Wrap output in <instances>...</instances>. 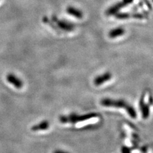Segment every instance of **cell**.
Masks as SVG:
<instances>
[{
	"label": "cell",
	"mask_w": 153,
	"mask_h": 153,
	"mask_svg": "<svg viewBox=\"0 0 153 153\" xmlns=\"http://www.w3.org/2000/svg\"><path fill=\"white\" fill-rule=\"evenodd\" d=\"M122 1L124 4H125V6H126L128 4L131 3L133 1V0H123Z\"/></svg>",
	"instance_id": "14"
},
{
	"label": "cell",
	"mask_w": 153,
	"mask_h": 153,
	"mask_svg": "<svg viewBox=\"0 0 153 153\" xmlns=\"http://www.w3.org/2000/svg\"><path fill=\"white\" fill-rule=\"evenodd\" d=\"M52 19H53V21L57 24V27H59L62 30L70 32L75 30V26L73 23H71L65 20H59L56 16L52 17Z\"/></svg>",
	"instance_id": "3"
},
{
	"label": "cell",
	"mask_w": 153,
	"mask_h": 153,
	"mask_svg": "<svg viewBox=\"0 0 153 153\" xmlns=\"http://www.w3.org/2000/svg\"><path fill=\"white\" fill-rule=\"evenodd\" d=\"M140 108L142 112V118L146 119L149 116V105L144 103V97H142L140 101Z\"/></svg>",
	"instance_id": "7"
},
{
	"label": "cell",
	"mask_w": 153,
	"mask_h": 153,
	"mask_svg": "<svg viewBox=\"0 0 153 153\" xmlns=\"http://www.w3.org/2000/svg\"><path fill=\"white\" fill-rule=\"evenodd\" d=\"M112 78V74L110 72H106L102 75L97 76L94 80V84L95 85H100L105 82H107Z\"/></svg>",
	"instance_id": "5"
},
{
	"label": "cell",
	"mask_w": 153,
	"mask_h": 153,
	"mask_svg": "<svg viewBox=\"0 0 153 153\" xmlns=\"http://www.w3.org/2000/svg\"><path fill=\"white\" fill-rule=\"evenodd\" d=\"M102 105L105 107H112L116 108H125L128 103L121 100H112L110 98H104L100 102Z\"/></svg>",
	"instance_id": "2"
},
{
	"label": "cell",
	"mask_w": 153,
	"mask_h": 153,
	"mask_svg": "<svg viewBox=\"0 0 153 153\" xmlns=\"http://www.w3.org/2000/svg\"><path fill=\"white\" fill-rule=\"evenodd\" d=\"M124 7H125V4L123 3V1L117 3L116 4H114V5L111 6V7H109L105 13H106V15L107 16H115L119 10H120V9Z\"/></svg>",
	"instance_id": "4"
},
{
	"label": "cell",
	"mask_w": 153,
	"mask_h": 153,
	"mask_svg": "<svg viewBox=\"0 0 153 153\" xmlns=\"http://www.w3.org/2000/svg\"><path fill=\"white\" fill-rule=\"evenodd\" d=\"M53 153H69V152L64 151H61V150H56V151H54Z\"/></svg>",
	"instance_id": "15"
},
{
	"label": "cell",
	"mask_w": 153,
	"mask_h": 153,
	"mask_svg": "<svg viewBox=\"0 0 153 153\" xmlns=\"http://www.w3.org/2000/svg\"><path fill=\"white\" fill-rule=\"evenodd\" d=\"M49 127V123L47 121H42L40 123L36 124V125L33 126L31 128V130L33 131H40V130H47Z\"/></svg>",
	"instance_id": "10"
},
{
	"label": "cell",
	"mask_w": 153,
	"mask_h": 153,
	"mask_svg": "<svg viewBox=\"0 0 153 153\" xmlns=\"http://www.w3.org/2000/svg\"><path fill=\"white\" fill-rule=\"evenodd\" d=\"M152 1H153V0H152Z\"/></svg>",
	"instance_id": "17"
},
{
	"label": "cell",
	"mask_w": 153,
	"mask_h": 153,
	"mask_svg": "<svg viewBox=\"0 0 153 153\" xmlns=\"http://www.w3.org/2000/svg\"><path fill=\"white\" fill-rule=\"evenodd\" d=\"M145 2L146 3V4H147V6L149 7L150 9H151L152 8V7L151 6V4H150V3L149 2V1H147V0H145Z\"/></svg>",
	"instance_id": "16"
},
{
	"label": "cell",
	"mask_w": 153,
	"mask_h": 153,
	"mask_svg": "<svg viewBox=\"0 0 153 153\" xmlns=\"http://www.w3.org/2000/svg\"><path fill=\"white\" fill-rule=\"evenodd\" d=\"M66 12L75 18L82 19L83 17V12L80 10L74 7H68L66 8Z\"/></svg>",
	"instance_id": "8"
},
{
	"label": "cell",
	"mask_w": 153,
	"mask_h": 153,
	"mask_svg": "<svg viewBox=\"0 0 153 153\" xmlns=\"http://www.w3.org/2000/svg\"><path fill=\"white\" fill-rule=\"evenodd\" d=\"M131 17H133L135 19H142L145 18L144 15H143L142 13H133L131 14Z\"/></svg>",
	"instance_id": "13"
},
{
	"label": "cell",
	"mask_w": 153,
	"mask_h": 153,
	"mask_svg": "<svg viewBox=\"0 0 153 153\" xmlns=\"http://www.w3.org/2000/svg\"><path fill=\"white\" fill-rule=\"evenodd\" d=\"M7 80L9 83L12 84L14 87L17 89H21L23 86L22 81L13 74H8L7 76Z\"/></svg>",
	"instance_id": "6"
},
{
	"label": "cell",
	"mask_w": 153,
	"mask_h": 153,
	"mask_svg": "<svg viewBox=\"0 0 153 153\" xmlns=\"http://www.w3.org/2000/svg\"><path fill=\"white\" fill-rule=\"evenodd\" d=\"M124 33H125V30H124V28L121 27H118L110 31L108 33V36L111 38H115L124 35Z\"/></svg>",
	"instance_id": "9"
},
{
	"label": "cell",
	"mask_w": 153,
	"mask_h": 153,
	"mask_svg": "<svg viewBox=\"0 0 153 153\" xmlns=\"http://www.w3.org/2000/svg\"><path fill=\"white\" fill-rule=\"evenodd\" d=\"M97 116H98V114L96 113H89L82 115V116H79V115L74 114L67 116H61L59 118V120L62 123H76L88 120V119L96 117Z\"/></svg>",
	"instance_id": "1"
},
{
	"label": "cell",
	"mask_w": 153,
	"mask_h": 153,
	"mask_svg": "<svg viewBox=\"0 0 153 153\" xmlns=\"http://www.w3.org/2000/svg\"><path fill=\"white\" fill-rule=\"evenodd\" d=\"M114 16L116 19H120V20H124V19L131 17V14L128 13H117Z\"/></svg>",
	"instance_id": "12"
},
{
	"label": "cell",
	"mask_w": 153,
	"mask_h": 153,
	"mask_svg": "<svg viewBox=\"0 0 153 153\" xmlns=\"http://www.w3.org/2000/svg\"><path fill=\"white\" fill-rule=\"evenodd\" d=\"M125 109H126V111H127L128 114H129V116H130L131 118L135 119L137 117V112L135 111V110L133 107H131V105L128 104L126 107L125 108Z\"/></svg>",
	"instance_id": "11"
}]
</instances>
